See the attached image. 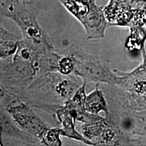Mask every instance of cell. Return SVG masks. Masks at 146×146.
Here are the masks:
<instances>
[{"mask_svg": "<svg viewBox=\"0 0 146 146\" xmlns=\"http://www.w3.org/2000/svg\"><path fill=\"white\" fill-rule=\"evenodd\" d=\"M83 80L72 74L64 75L49 72L36 78L18 97L31 107L54 112L63 106L83 84Z\"/></svg>", "mask_w": 146, "mask_h": 146, "instance_id": "cell-1", "label": "cell"}, {"mask_svg": "<svg viewBox=\"0 0 146 146\" xmlns=\"http://www.w3.org/2000/svg\"><path fill=\"white\" fill-rule=\"evenodd\" d=\"M72 15L81 24L87 39L104 37L109 27L104 11L96 4V0H59Z\"/></svg>", "mask_w": 146, "mask_h": 146, "instance_id": "cell-2", "label": "cell"}, {"mask_svg": "<svg viewBox=\"0 0 146 146\" xmlns=\"http://www.w3.org/2000/svg\"><path fill=\"white\" fill-rule=\"evenodd\" d=\"M74 63L73 74L85 81L100 83L114 84L118 81V74L111 71L99 58L86 54L79 47H71L68 55Z\"/></svg>", "mask_w": 146, "mask_h": 146, "instance_id": "cell-3", "label": "cell"}, {"mask_svg": "<svg viewBox=\"0 0 146 146\" xmlns=\"http://www.w3.org/2000/svg\"><path fill=\"white\" fill-rule=\"evenodd\" d=\"M5 109L20 129L40 141L43 132L49 127L35 114L30 105L17 99L9 102Z\"/></svg>", "mask_w": 146, "mask_h": 146, "instance_id": "cell-4", "label": "cell"}, {"mask_svg": "<svg viewBox=\"0 0 146 146\" xmlns=\"http://www.w3.org/2000/svg\"><path fill=\"white\" fill-rule=\"evenodd\" d=\"M87 82L83 80V83L79 87L70 99L67 100L64 104V107L76 120L85 124L91 123L103 119L99 114H93L87 112L85 109V101L86 98L85 87Z\"/></svg>", "mask_w": 146, "mask_h": 146, "instance_id": "cell-5", "label": "cell"}, {"mask_svg": "<svg viewBox=\"0 0 146 146\" xmlns=\"http://www.w3.org/2000/svg\"><path fill=\"white\" fill-rule=\"evenodd\" d=\"M56 114L62 127L61 128V136L72 139L87 145H95L94 143L87 139L84 137L83 135L77 132L75 128L76 119L64 107L62 106L58 109L56 111Z\"/></svg>", "mask_w": 146, "mask_h": 146, "instance_id": "cell-6", "label": "cell"}, {"mask_svg": "<svg viewBox=\"0 0 146 146\" xmlns=\"http://www.w3.org/2000/svg\"><path fill=\"white\" fill-rule=\"evenodd\" d=\"M85 109L87 112L93 114H99L100 112H104L106 116L108 114V107L105 95L100 90L97 84L96 89L85 98Z\"/></svg>", "mask_w": 146, "mask_h": 146, "instance_id": "cell-7", "label": "cell"}, {"mask_svg": "<svg viewBox=\"0 0 146 146\" xmlns=\"http://www.w3.org/2000/svg\"><path fill=\"white\" fill-rule=\"evenodd\" d=\"M106 125L107 121L105 118L94 123L85 124L82 127L83 136L93 143L101 135Z\"/></svg>", "mask_w": 146, "mask_h": 146, "instance_id": "cell-8", "label": "cell"}, {"mask_svg": "<svg viewBox=\"0 0 146 146\" xmlns=\"http://www.w3.org/2000/svg\"><path fill=\"white\" fill-rule=\"evenodd\" d=\"M60 136L61 128L48 127L42 135L40 139V143L47 146H61L62 145V141Z\"/></svg>", "mask_w": 146, "mask_h": 146, "instance_id": "cell-9", "label": "cell"}, {"mask_svg": "<svg viewBox=\"0 0 146 146\" xmlns=\"http://www.w3.org/2000/svg\"><path fill=\"white\" fill-rule=\"evenodd\" d=\"M144 40H145V30L142 27L138 28H131V35L126 42V47L129 50H140L143 47Z\"/></svg>", "mask_w": 146, "mask_h": 146, "instance_id": "cell-10", "label": "cell"}, {"mask_svg": "<svg viewBox=\"0 0 146 146\" xmlns=\"http://www.w3.org/2000/svg\"><path fill=\"white\" fill-rule=\"evenodd\" d=\"M74 63L68 56H60L57 62V72L64 75L73 74Z\"/></svg>", "mask_w": 146, "mask_h": 146, "instance_id": "cell-11", "label": "cell"}, {"mask_svg": "<svg viewBox=\"0 0 146 146\" xmlns=\"http://www.w3.org/2000/svg\"><path fill=\"white\" fill-rule=\"evenodd\" d=\"M4 94H5V90L3 89L2 87H1V85H0V100L2 99L4 96Z\"/></svg>", "mask_w": 146, "mask_h": 146, "instance_id": "cell-12", "label": "cell"}, {"mask_svg": "<svg viewBox=\"0 0 146 146\" xmlns=\"http://www.w3.org/2000/svg\"><path fill=\"white\" fill-rule=\"evenodd\" d=\"M16 1V0H0V3L11 2V1Z\"/></svg>", "mask_w": 146, "mask_h": 146, "instance_id": "cell-13", "label": "cell"}, {"mask_svg": "<svg viewBox=\"0 0 146 146\" xmlns=\"http://www.w3.org/2000/svg\"><path fill=\"white\" fill-rule=\"evenodd\" d=\"M0 145H1V143H0Z\"/></svg>", "mask_w": 146, "mask_h": 146, "instance_id": "cell-14", "label": "cell"}]
</instances>
